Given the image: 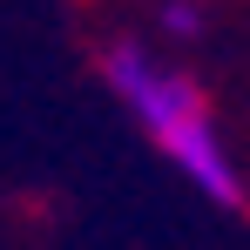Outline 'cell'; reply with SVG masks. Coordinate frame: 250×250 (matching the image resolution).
<instances>
[{
	"label": "cell",
	"mask_w": 250,
	"mask_h": 250,
	"mask_svg": "<svg viewBox=\"0 0 250 250\" xmlns=\"http://www.w3.org/2000/svg\"><path fill=\"white\" fill-rule=\"evenodd\" d=\"M108 75H115V88L135 102V115L149 122V135L163 142L169 156L189 169L216 203H237V176H230V163H223V149H216V135L203 122V95L189 82H176V75H156L135 47H115L108 54Z\"/></svg>",
	"instance_id": "1"
}]
</instances>
